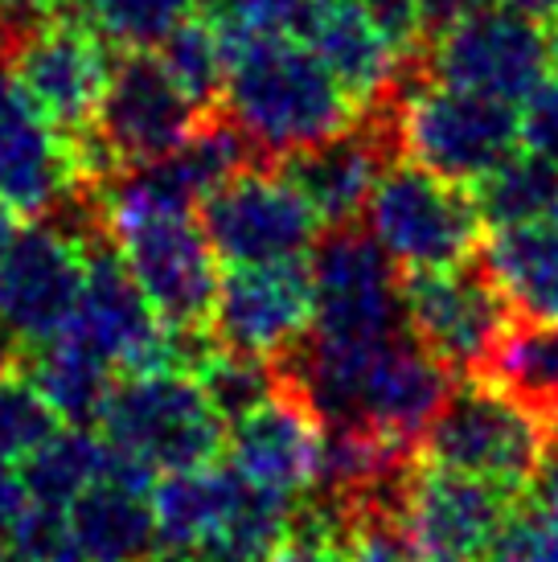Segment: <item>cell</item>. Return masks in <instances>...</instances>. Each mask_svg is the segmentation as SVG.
Masks as SVG:
<instances>
[{
  "label": "cell",
  "mask_w": 558,
  "mask_h": 562,
  "mask_svg": "<svg viewBox=\"0 0 558 562\" xmlns=\"http://www.w3.org/2000/svg\"><path fill=\"white\" fill-rule=\"evenodd\" d=\"M231 33L222 115L259 160L295 157L361 124L366 111L295 33Z\"/></svg>",
  "instance_id": "6da1fadb"
},
{
  "label": "cell",
  "mask_w": 558,
  "mask_h": 562,
  "mask_svg": "<svg viewBox=\"0 0 558 562\" xmlns=\"http://www.w3.org/2000/svg\"><path fill=\"white\" fill-rule=\"evenodd\" d=\"M382 115L394 157L415 160L435 177L468 189L522 148L517 103L451 87L432 75L406 79Z\"/></svg>",
  "instance_id": "7a4b0ae2"
},
{
  "label": "cell",
  "mask_w": 558,
  "mask_h": 562,
  "mask_svg": "<svg viewBox=\"0 0 558 562\" xmlns=\"http://www.w3.org/2000/svg\"><path fill=\"white\" fill-rule=\"evenodd\" d=\"M198 124L202 111L169 79V70L156 63L153 49H127L124 58H115L94 124L70 136L82 181L94 193L115 172L169 157L193 136Z\"/></svg>",
  "instance_id": "3957f363"
},
{
  "label": "cell",
  "mask_w": 558,
  "mask_h": 562,
  "mask_svg": "<svg viewBox=\"0 0 558 562\" xmlns=\"http://www.w3.org/2000/svg\"><path fill=\"white\" fill-rule=\"evenodd\" d=\"M94 427L111 452L153 476L202 469L226 456V419L210 406L202 382L172 366L120 378Z\"/></svg>",
  "instance_id": "277c9868"
},
{
  "label": "cell",
  "mask_w": 558,
  "mask_h": 562,
  "mask_svg": "<svg viewBox=\"0 0 558 562\" xmlns=\"http://www.w3.org/2000/svg\"><path fill=\"white\" fill-rule=\"evenodd\" d=\"M361 226L399 263V271L460 267L484 243L472 189L444 181L406 157H390L366 202Z\"/></svg>",
  "instance_id": "5b68a950"
},
{
  "label": "cell",
  "mask_w": 558,
  "mask_h": 562,
  "mask_svg": "<svg viewBox=\"0 0 558 562\" xmlns=\"http://www.w3.org/2000/svg\"><path fill=\"white\" fill-rule=\"evenodd\" d=\"M550 431L484 378H460L418 439V460L522 493L538 472Z\"/></svg>",
  "instance_id": "8992f818"
},
{
  "label": "cell",
  "mask_w": 558,
  "mask_h": 562,
  "mask_svg": "<svg viewBox=\"0 0 558 562\" xmlns=\"http://www.w3.org/2000/svg\"><path fill=\"white\" fill-rule=\"evenodd\" d=\"M108 238L169 328H210L217 255L198 210H108Z\"/></svg>",
  "instance_id": "52a82bcc"
},
{
  "label": "cell",
  "mask_w": 558,
  "mask_h": 562,
  "mask_svg": "<svg viewBox=\"0 0 558 562\" xmlns=\"http://www.w3.org/2000/svg\"><path fill=\"white\" fill-rule=\"evenodd\" d=\"M198 218L217 263L226 267L295 263L309 259L316 238L325 235V222L316 218L309 198L283 172V165L271 160H250L214 193H205Z\"/></svg>",
  "instance_id": "ba28073f"
},
{
  "label": "cell",
  "mask_w": 558,
  "mask_h": 562,
  "mask_svg": "<svg viewBox=\"0 0 558 562\" xmlns=\"http://www.w3.org/2000/svg\"><path fill=\"white\" fill-rule=\"evenodd\" d=\"M312 337L325 341H387L406 333L403 271L366 226H333L309 255Z\"/></svg>",
  "instance_id": "9c48e42d"
},
{
  "label": "cell",
  "mask_w": 558,
  "mask_h": 562,
  "mask_svg": "<svg viewBox=\"0 0 558 562\" xmlns=\"http://www.w3.org/2000/svg\"><path fill=\"white\" fill-rule=\"evenodd\" d=\"M423 63L439 82L522 103L558 70V33H550V21L484 4L481 13L435 33Z\"/></svg>",
  "instance_id": "30bf717a"
},
{
  "label": "cell",
  "mask_w": 558,
  "mask_h": 562,
  "mask_svg": "<svg viewBox=\"0 0 558 562\" xmlns=\"http://www.w3.org/2000/svg\"><path fill=\"white\" fill-rule=\"evenodd\" d=\"M406 333L456 378H481L484 361L505 337L510 304L481 263L403 271Z\"/></svg>",
  "instance_id": "8fae6325"
},
{
  "label": "cell",
  "mask_w": 558,
  "mask_h": 562,
  "mask_svg": "<svg viewBox=\"0 0 558 562\" xmlns=\"http://www.w3.org/2000/svg\"><path fill=\"white\" fill-rule=\"evenodd\" d=\"M16 79L63 132H87L115 70L111 42L75 13H46L4 42Z\"/></svg>",
  "instance_id": "7c38bea8"
},
{
  "label": "cell",
  "mask_w": 558,
  "mask_h": 562,
  "mask_svg": "<svg viewBox=\"0 0 558 562\" xmlns=\"http://www.w3.org/2000/svg\"><path fill=\"white\" fill-rule=\"evenodd\" d=\"M517 493L493 481L418 460L406 476L403 530L415 562H477L496 550Z\"/></svg>",
  "instance_id": "4fadbf2b"
},
{
  "label": "cell",
  "mask_w": 558,
  "mask_h": 562,
  "mask_svg": "<svg viewBox=\"0 0 558 562\" xmlns=\"http://www.w3.org/2000/svg\"><path fill=\"white\" fill-rule=\"evenodd\" d=\"M82 193L87 181L70 132L33 103L9 49L0 46V198L37 222L54 218Z\"/></svg>",
  "instance_id": "5bb4252c"
},
{
  "label": "cell",
  "mask_w": 558,
  "mask_h": 562,
  "mask_svg": "<svg viewBox=\"0 0 558 562\" xmlns=\"http://www.w3.org/2000/svg\"><path fill=\"white\" fill-rule=\"evenodd\" d=\"M66 333L91 345L115 374H144L172 366L169 325L156 316L108 235L87 247V271Z\"/></svg>",
  "instance_id": "9a60e30c"
},
{
  "label": "cell",
  "mask_w": 558,
  "mask_h": 562,
  "mask_svg": "<svg viewBox=\"0 0 558 562\" xmlns=\"http://www.w3.org/2000/svg\"><path fill=\"white\" fill-rule=\"evenodd\" d=\"M312 276L309 259L264 267H226L217 280L210 333L222 349L250 358H279L309 337Z\"/></svg>",
  "instance_id": "2e32d148"
},
{
  "label": "cell",
  "mask_w": 558,
  "mask_h": 562,
  "mask_svg": "<svg viewBox=\"0 0 558 562\" xmlns=\"http://www.w3.org/2000/svg\"><path fill=\"white\" fill-rule=\"evenodd\" d=\"M226 464L255 488L309 497L325 464V423L279 378L276 394L226 427Z\"/></svg>",
  "instance_id": "e0dca14e"
},
{
  "label": "cell",
  "mask_w": 558,
  "mask_h": 562,
  "mask_svg": "<svg viewBox=\"0 0 558 562\" xmlns=\"http://www.w3.org/2000/svg\"><path fill=\"white\" fill-rule=\"evenodd\" d=\"M295 37L337 75L366 115L387 111L403 91L406 58L373 30L361 0H309L295 21Z\"/></svg>",
  "instance_id": "ac0fdd59"
},
{
  "label": "cell",
  "mask_w": 558,
  "mask_h": 562,
  "mask_svg": "<svg viewBox=\"0 0 558 562\" xmlns=\"http://www.w3.org/2000/svg\"><path fill=\"white\" fill-rule=\"evenodd\" d=\"M390 157H394V144H390L387 132V115L370 111L349 132L316 144V148H304V153L279 160V165L300 186V193L309 198L316 218L325 222V231H333V226H357L361 222L366 202H370L373 186L390 165Z\"/></svg>",
  "instance_id": "d6986e66"
},
{
  "label": "cell",
  "mask_w": 558,
  "mask_h": 562,
  "mask_svg": "<svg viewBox=\"0 0 558 562\" xmlns=\"http://www.w3.org/2000/svg\"><path fill=\"white\" fill-rule=\"evenodd\" d=\"M153 484H156L153 472L132 464L127 456L111 452L108 472L66 509L82 559L144 562L160 547L156 514H153Z\"/></svg>",
  "instance_id": "ffe728a7"
},
{
  "label": "cell",
  "mask_w": 558,
  "mask_h": 562,
  "mask_svg": "<svg viewBox=\"0 0 558 562\" xmlns=\"http://www.w3.org/2000/svg\"><path fill=\"white\" fill-rule=\"evenodd\" d=\"M477 263L489 271L513 316L558 321V226L550 218L489 231Z\"/></svg>",
  "instance_id": "44dd1931"
},
{
  "label": "cell",
  "mask_w": 558,
  "mask_h": 562,
  "mask_svg": "<svg viewBox=\"0 0 558 562\" xmlns=\"http://www.w3.org/2000/svg\"><path fill=\"white\" fill-rule=\"evenodd\" d=\"M247 481L231 464H202V469L165 472L153 484V514L160 547H202L222 530V521L243 501Z\"/></svg>",
  "instance_id": "7402d4cb"
},
{
  "label": "cell",
  "mask_w": 558,
  "mask_h": 562,
  "mask_svg": "<svg viewBox=\"0 0 558 562\" xmlns=\"http://www.w3.org/2000/svg\"><path fill=\"white\" fill-rule=\"evenodd\" d=\"M481 378L526 406L534 419H543L558 443V321L510 325L484 361Z\"/></svg>",
  "instance_id": "603a6c76"
},
{
  "label": "cell",
  "mask_w": 558,
  "mask_h": 562,
  "mask_svg": "<svg viewBox=\"0 0 558 562\" xmlns=\"http://www.w3.org/2000/svg\"><path fill=\"white\" fill-rule=\"evenodd\" d=\"M25 370H33V382L70 427H94L111 398V386L120 382L108 361L66 328L33 353Z\"/></svg>",
  "instance_id": "cb8c5ba5"
},
{
  "label": "cell",
  "mask_w": 558,
  "mask_h": 562,
  "mask_svg": "<svg viewBox=\"0 0 558 562\" xmlns=\"http://www.w3.org/2000/svg\"><path fill=\"white\" fill-rule=\"evenodd\" d=\"M153 54L202 115L222 108L226 70H231V33H226V25L214 13H193L189 9L165 33V42Z\"/></svg>",
  "instance_id": "d4e9b609"
},
{
  "label": "cell",
  "mask_w": 558,
  "mask_h": 562,
  "mask_svg": "<svg viewBox=\"0 0 558 562\" xmlns=\"http://www.w3.org/2000/svg\"><path fill=\"white\" fill-rule=\"evenodd\" d=\"M111 464V448L91 427H58L33 456L21 460V481L33 505L70 509Z\"/></svg>",
  "instance_id": "484cf974"
},
{
  "label": "cell",
  "mask_w": 558,
  "mask_h": 562,
  "mask_svg": "<svg viewBox=\"0 0 558 562\" xmlns=\"http://www.w3.org/2000/svg\"><path fill=\"white\" fill-rule=\"evenodd\" d=\"M472 202L489 231L546 222L558 202V165L517 148L472 186Z\"/></svg>",
  "instance_id": "4316f807"
},
{
  "label": "cell",
  "mask_w": 558,
  "mask_h": 562,
  "mask_svg": "<svg viewBox=\"0 0 558 562\" xmlns=\"http://www.w3.org/2000/svg\"><path fill=\"white\" fill-rule=\"evenodd\" d=\"M292 521L295 501L247 484L243 501L234 505V514L222 521V530L193 550H198L202 562H267L271 550L292 533Z\"/></svg>",
  "instance_id": "83f0119b"
},
{
  "label": "cell",
  "mask_w": 558,
  "mask_h": 562,
  "mask_svg": "<svg viewBox=\"0 0 558 562\" xmlns=\"http://www.w3.org/2000/svg\"><path fill=\"white\" fill-rule=\"evenodd\" d=\"M193 0H66L63 13L82 16L115 49H156L189 13Z\"/></svg>",
  "instance_id": "f1b7e54d"
},
{
  "label": "cell",
  "mask_w": 558,
  "mask_h": 562,
  "mask_svg": "<svg viewBox=\"0 0 558 562\" xmlns=\"http://www.w3.org/2000/svg\"><path fill=\"white\" fill-rule=\"evenodd\" d=\"M193 378L202 382L205 398L226 419V427L238 423L243 415H250L255 406H264L279 386L276 361L234 353V349H222V345L193 370Z\"/></svg>",
  "instance_id": "f546056e"
},
{
  "label": "cell",
  "mask_w": 558,
  "mask_h": 562,
  "mask_svg": "<svg viewBox=\"0 0 558 562\" xmlns=\"http://www.w3.org/2000/svg\"><path fill=\"white\" fill-rule=\"evenodd\" d=\"M58 411L25 370H0V464H21L58 431Z\"/></svg>",
  "instance_id": "4dcf8cb0"
},
{
  "label": "cell",
  "mask_w": 558,
  "mask_h": 562,
  "mask_svg": "<svg viewBox=\"0 0 558 562\" xmlns=\"http://www.w3.org/2000/svg\"><path fill=\"white\" fill-rule=\"evenodd\" d=\"M9 550L25 562H87L78 550L75 530H70V514L49 509V505H33V501L30 509L16 517Z\"/></svg>",
  "instance_id": "1f68e13d"
},
{
  "label": "cell",
  "mask_w": 558,
  "mask_h": 562,
  "mask_svg": "<svg viewBox=\"0 0 558 562\" xmlns=\"http://www.w3.org/2000/svg\"><path fill=\"white\" fill-rule=\"evenodd\" d=\"M517 132L526 153L558 165V70L517 103Z\"/></svg>",
  "instance_id": "d6a6232c"
},
{
  "label": "cell",
  "mask_w": 558,
  "mask_h": 562,
  "mask_svg": "<svg viewBox=\"0 0 558 562\" xmlns=\"http://www.w3.org/2000/svg\"><path fill=\"white\" fill-rule=\"evenodd\" d=\"M214 16L234 33H295L309 0H210Z\"/></svg>",
  "instance_id": "836d02e7"
},
{
  "label": "cell",
  "mask_w": 558,
  "mask_h": 562,
  "mask_svg": "<svg viewBox=\"0 0 558 562\" xmlns=\"http://www.w3.org/2000/svg\"><path fill=\"white\" fill-rule=\"evenodd\" d=\"M361 9L373 21V30L382 33L406 63L423 58V49H427V21H423V4L418 0H361Z\"/></svg>",
  "instance_id": "e575fe53"
},
{
  "label": "cell",
  "mask_w": 558,
  "mask_h": 562,
  "mask_svg": "<svg viewBox=\"0 0 558 562\" xmlns=\"http://www.w3.org/2000/svg\"><path fill=\"white\" fill-rule=\"evenodd\" d=\"M345 562H415V554L399 521H361L345 542Z\"/></svg>",
  "instance_id": "d590c367"
},
{
  "label": "cell",
  "mask_w": 558,
  "mask_h": 562,
  "mask_svg": "<svg viewBox=\"0 0 558 562\" xmlns=\"http://www.w3.org/2000/svg\"><path fill=\"white\" fill-rule=\"evenodd\" d=\"M267 562H345L342 547L337 542H328L321 533H309V530H295L271 550V559Z\"/></svg>",
  "instance_id": "8d00e7d4"
},
{
  "label": "cell",
  "mask_w": 558,
  "mask_h": 562,
  "mask_svg": "<svg viewBox=\"0 0 558 562\" xmlns=\"http://www.w3.org/2000/svg\"><path fill=\"white\" fill-rule=\"evenodd\" d=\"M25 509H30V493H25L21 472H13V464H0V547H9L16 517Z\"/></svg>",
  "instance_id": "74e56055"
},
{
  "label": "cell",
  "mask_w": 558,
  "mask_h": 562,
  "mask_svg": "<svg viewBox=\"0 0 558 562\" xmlns=\"http://www.w3.org/2000/svg\"><path fill=\"white\" fill-rule=\"evenodd\" d=\"M423 4V21H427V42H432L439 30H448L456 21H465V16L481 13L484 4H493V0H418Z\"/></svg>",
  "instance_id": "f35d334b"
},
{
  "label": "cell",
  "mask_w": 558,
  "mask_h": 562,
  "mask_svg": "<svg viewBox=\"0 0 558 562\" xmlns=\"http://www.w3.org/2000/svg\"><path fill=\"white\" fill-rule=\"evenodd\" d=\"M46 13V0H0V46Z\"/></svg>",
  "instance_id": "ab89813d"
},
{
  "label": "cell",
  "mask_w": 558,
  "mask_h": 562,
  "mask_svg": "<svg viewBox=\"0 0 558 562\" xmlns=\"http://www.w3.org/2000/svg\"><path fill=\"white\" fill-rule=\"evenodd\" d=\"M501 9H513V13L538 16V21H555L558 16V0H493Z\"/></svg>",
  "instance_id": "60d3db41"
},
{
  "label": "cell",
  "mask_w": 558,
  "mask_h": 562,
  "mask_svg": "<svg viewBox=\"0 0 558 562\" xmlns=\"http://www.w3.org/2000/svg\"><path fill=\"white\" fill-rule=\"evenodd\" d=\"M16 231H21V226H16V210L0 198V259H4V250L13 247Z\"/></svg>",
  "instance_id": "b9f144b4"
},
{
  "label": "cell",
  "mask_w": 558,
  "mask_h": 562,
  "mask_svg": "<svg viewBox=\"0 0 558 562\" xmlns=\"http://www.w3.org/2000/svg\"><path fill=\"white\" fill-rule=\"evenodd\" d=\"M144 562H202V559H198V550L189 547H156Z\"/></svg>",
  "instance_id": "7bdbcfd3"
},
{
  "label": "cell",
  "mask_w": 558,
  "mask_h": 562,
  "mask_svg": "<svg viewBox=\"0 0 558 562\" xmlns=\"http://www.w3.org/2000/svg\"><path fill=\"white\" fill-rule=\"evenodd\" d=\"M46 9H49V13H63V9H66V0H46Z\"/></svg>",
  "instance_id": "ee69618b"
},
{
  "label": "cell",
  "mask_w": 558,
  "mask_h": 562,
  "mask_svg": "<svg viewBox=\"0 0 558 562\" xmlns=\"http://www.w3.org/2000/svg\"><path fill=\"white\" fill-rule=\"evenodd\" d=\"M550 222H555V226H558V202H555V210H550Z\"/></svg>",
  "instance_id": "f6af8a7d"
},
{
  "label": "cell",
  "mask_w": 558,
  "mask_h": 562,
  "mask_svg": "<svg viewBox=\"0 0 558 562\" xmlns=\"http://www.w3.org/2000/svg\"><path fill=\"white\" fill-rule=\"evenodd\" d=\"M477 562H496V559H477Z\"/></svg>",
  "instance_id": "bcb514c9"
},
{
  "label": "cell",
  "mask_w": 558,
  "mask_h": 562,
  "mask_svg": "<svg viewBox=\"0 0 558 562\" xmlns=\"http://www.w3.org/2000/svg\"><path fill=\"white\" fill-rule=\"evenodd\" d=\"M193 4H198V0H193Z\"/></svg>",
  "instance_id": "7dc6e473"
}]
</instances>
